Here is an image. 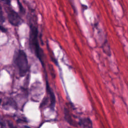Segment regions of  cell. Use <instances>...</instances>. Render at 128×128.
Segmentation results:
<instances>
[{
	"label": "cell",
	"mask_w": 128,
	"mask_h": 128,
	"mask_svg": "<svg viewBox=\"0 0 128 128\" xmlns=\"http://www.w3.org/2000/svg\"><path fill=\"white\" fill-rule=\"evenodd\" d=\"M13 60L19 76H24L28 70V60L25 52L22 50H16L14 52Z\"/></svg>",
	"instance_id": "obj_1"
},
{
	"label": "cell",
	"mask_w": 128,
	"mask_h": 128,
	"mask_svg": "<svg viewBox=\"0 0 128 128\" xmlns=\"http://www.w3.org/2000/svg\"><path fill=\"white\" fill-rule=\"evenodd\" d=\"M38 30L36 26L31 24L30 26L29 34V46L30 48L34 52L36 57L43 64L42 54L43 52L40 48L38 40Z\"/></svg>",
	"instance_id": "obj_2"
},
{
	"label": "cell",
	"mask_w": 128,
	"mask_h": 128,
	"mask_svg": "<svg viewBox=\"0 0 128 128\" xmlns=\"http://www.w3.org/2000/svg\"><path fill=\"white\" fill-rule=\"evenodd\" d=\"M6 12L9 22L12 25L17 26L21 23L22 19L17 12L9 6L6 8Z\"/></svg>",
	"instance_id": "obj_3"
},
{
	"label": "cell",
	"mask_w": 128,
	"mask_h": 128,
	"mask_svg": "<svg viewBox=\"0 0 128 128\" xmlns=\"http://www.w3.org/2000/svg\"><path fill=\"white\" fill-rule=\"evenodd\" d=\"M46 90L48 92V93L50 96V108L52 110H54L55 106V104H56V98L54 96V94L52 90L50 88V86L48 85V84L46 82Z\"/></svg>",
	"instance_id": "obj_4"
},
{
	"label": "cell",
	"mask_w": 128,
	"mask_h": 128,
	"mask_svg": "<svg viewBox=\"0 0 128 128\" xmlns=\"http://www.w3.org/2000/svg\"><path fill=\"white\" fill-rule=\"evenodd\" d=\"M80 124L83 128H92V122L88 118H81L80 120Z\"/></svg>",
	"instance_id": "obj_5"
},
{
	"label": "cell",
	"mask_w": 128,
	"mask_h": 128,
	"mask_svg": "<svg viewBox=\"0 0 128 128\" xmlns=\"http://www.w3.org/2000/svg\"><path fill=\"white\" fill-rule=\"evenodd\" d=\"M64 119L66 120L68 123H69L70 125H74L72 120L71 118V116L69 113L68 110L66 108L64 109Z\"/></svg>",
	"instance_id": "obj_6"
},
{
	"label": "cell",
	"mask_w": 128,
	"mask_h": 128,
	"mask_svg": "<svg viewBox=\"0 0 128 128\" xmlns=\"http://www.w3.org/2000/svg\"><path fill=\"white\" fill-rule=\"evenodd\" d=\"M18 6H19V8H20V12L24 13V8H23V7H22V4H21L18 1Z\"/></svg>",
	"instance_id": "obj_7"
},
{
	"label": "cell",
	"mask_w": 128,
	"mask_h": 128,
	"mask_svg": "<svg viewBox=\"0 0 128 128\" xmlns=\"http://www.w3.org/2000/svg\"><path fill=\"white\" fill-rule=\"evenodd\" d=\"M9 127H10V128H15L14 126L12 125V124H9Z\"/></svg>",
	"instance_id": "obj_8"
},
{
	"label": "cell",
	"mask_w": 128,
	"mask_h": 128,
	"mask_svg": "<svg viewBox=\"0 0 128 128\" xmlns=\"http://www.w3.org/2000/svg\"><path fill=\"white\" fill-rule=\"evenodd\" d=\"M24 128H30L29 126H25L24 127Z\"/></svg>",
	"instance_id": "obj_9"
}]
</instances>
